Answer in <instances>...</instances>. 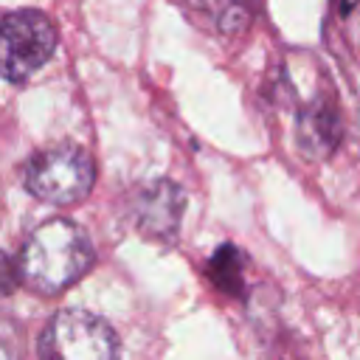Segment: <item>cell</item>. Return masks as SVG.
<instances>
[{
	"instance_id": "cell-3",
	"label": "cell",
	"mask_w": 360,
	"mask_h": 360,
	"mask_svg": "<svg viewBox=\"0 0 360 360\" xmlns=\"http://www.w3.org/2000/svg\"><path fill=\"white\" fill-rule=\"evenodd\" d=\"M56 25L34 8L8 11L0 17V76L25 82L56 51Z\"/></svg>"
},
{
	"instance_id": "cell-7",
	"label": "cell",
	"mask_w": 360,
	"mask_h": 360,
	"mask_svg": "<svg viewBox=\"0 0 360 360\" xmlns=\"http://www.w3.org/2000/svg\"><path fill=\"white\" fill-rule=\"evenodd\" d=\"M211 278L217 281V287H222L231 295L242 292V264H239V253L233 250V245H222L211 262H208Z\"/></svg>"
},
{
	"instance_id": "cell-5",
	"label": "cell",
	"mask_w": 360,
	"mask_h": 360,
	"mask_svg": "<svg viewBox=\"0 0 360 360\" xmlns=\"http://www.w3.org/2000/svg\"><path fill=\"white\" fill-rule=\"evenodd\" d=\"M183 208H186L183 188L172 180H155L143 186L132 200V219L143 236L169 242L180 228Z\"/></svg>"
},
{
	"instance_id": "cell-4",
	"label": "cell",
	"mask_w": 360,
	"mask_h": 360,
	"mask_svg": "<svg viewBox=\"0 0 360 360\" xmlns=\"http://www.w3.org/2000/svg\"><path fill=\"white\" fill-rule=\"evenodd\" d=\"M42 360H118V340L107 321L82 309L56 312L39 338Z\"/></svg>"
},
{
	"instance_id": "cell-6",
	"label": "cell",
	"mask_w": 360,
	"mask_h": 360,
	"mask_svg": "<svg viewBox=\"0 0 360 360\" xmlns=\"http://www.w3.org/2000/svg\"><path fill=\"white\" fill-rule=\"evenodd\" d=\"M340 118H338V110L326 101V98H318L312 104H307L298 115V127H295V135H298V149L312 158V160H321V158H329L340 141Z\"/></svg>"
},
{
	"instance_id": "cell-2",
	"label": "cell",
	"mask_w": 360,
	"mask_h": 360,
	"mask_svg": "<svg viewBox=\"0 0 360 360\" xmlns=\"http://www.w3.org/2000/svg\"><path fill=\"white\" fill-rule=\"evenodd\" d=\"M96 166L93 158L70 143L48 146L37 152L25 169V186L34 197L53 205H73L93 188Z\"/></svg>"
},
{
	"instance_id": "cell-1",
	"label": "cell",
	"mask_w": 360,
	"mask_h": 360,
	"mask_svg": "<svg viewBox=\"0 0 360 360\" xmlns=\"http://www.w3.org/2000/svg\"><path fill=\"white\" fill-rule=\"evenodd\" d=\"M93 264V245L87 233L70 219L42 222L22 248L20 276L37 292H59L79 281Z\"/></svg>"
}]
</instances>
